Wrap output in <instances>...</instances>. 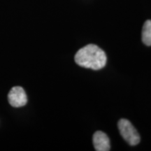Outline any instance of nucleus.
I'll return each mask as SVG.
<instances>
[{
	"mask_svg": "<svg viewBox=\"0 0 151 151\" xmlns=\"http://www.w3.org/2000/svg\"><path fill=\"white\" fill-rule=\"evenodd\" d=\"M93 145L97 151L110 150V141L104 132L97 131L93 135Z\"/></svg>",
	"mask_w": 151,
	"mask_h": 151,
	"instance_id": "nucleus-4",
	"label": "nucleus"
},
{
	"mask_svg": "<svg viewBox=\"0 0 151 151\" xmlns=\"http://www.w3.org/2000/svg\"><path fill=\"white\" fill-rule=\"evenodd\" d=\"M119 132L122 138L130 146H136L140 142L141 138L131 122L126 119H120L118 121Z\"/></svg>",
	"mask_w": 151,
	"mask_h": 151,
	"instance_id": "nucleus-2",
	"label": "nucleus"
},
{
	"mask_svg": "<svg viewBox=\"0 0 151 151\" xmlns=\"http://www.w3.org/2000/svg\"><path fill=\"white\" fill-rule=\"evenodd\" d=\"M75 62L81 67L99 70L105 67L106 55L102 49L94 44L81 48L75 55Z\"/></svg>",
	"mask_w": 151,
	"mask_h": 151,
	"instance_id": "nucleus-1",
	"label": "nucleus"
},
{
	"mask_svg": "<svg viewBox=\"0 0 151 151\" xmlns=\"http://www.w3.org/2000/svg\"><path fill=\"white\" fill-rule=\"evenodd\" d=\"M142 41L146 46H151V20L145 22L142 29Z\"/></svg>",
	"mask_w": 151,
	"mask_h": 151,
	"instance_id": "nucleus-5",
	"label": "nucleus"
},
{
	"mask_svg": "<svg viewBox=\"0 0 151 151\" xmlns=\"http://www.w3.org/2000/svg\"><path fill=\"white\" fill-rule=\"evenodd\" d=\"M8 100L11 106L19 108L27 104V97L22 87L15 86L9 92Z\"/></svg>",
	"mask_w": 151,
	"mask_h": 151,
	"instance_id": "nucleus-3",
	"label": "nucleus"
}]
</instances>
